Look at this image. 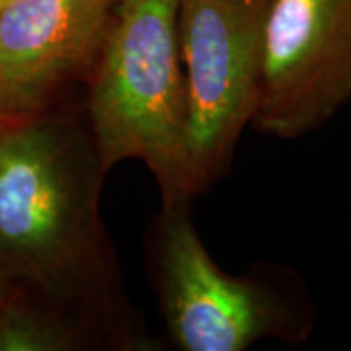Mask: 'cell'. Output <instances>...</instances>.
Returning <instances> with one entry per match:
<instances>
[{"label":"cell","instance_id":"6da1fadb","mask_svg":"<svg viewBox=\"0 0 351 351\" xmlns=\"http://www.w3.org/2000/svg\"><path fill=\"white\" fill-rule=\"evenodd\" d=\"M101 176L90 131L38 113L0 123V271L86 316L113 285Z\"/></svg>","mask_w":351,"mask_h":351},{"label":"cell","instance_id":"7a4b0ae2","mask_svg":"<svg viewBox=\"0 0 351 351\" xmlns=\"http://www.w3.org/2000/svg\"><path fill=\"white\" fill-rule=\"evenodd\" d=\"M178 10L180 0H117L88 71V123L101 172L141 160L164 205L189 197Z\"/></svg>","mask_w":351,"mask_h":351},{"label":"cell","instance_id":"3957f363","mask_svg":"<svg viewBox=\"0 0 351 351\" xmlns=\"http://www.w3.org/2000/svg\"><path fill=\"white\" fill-rule=\"evenodd\" d=\"M269 2L180 0L189 195L225 170L242 131L254 121Z\"/></svg>","mask_w":351,"mask_h":351},{"label":"cell","instance_id":"277c9868","mask_svg":"<svg viewBox=\"0 0 351 351\" xmlns=\"http://www.w3.org/2000/svg\"><path fill=\"white\" fill-rule=\"evenodd\" d=\"M351 101V0H271L252 127L279 138L320 129Z\"/></svg>","mask_w":351,"mask_h":351},{"label":"cell","instance_id":"5b68a950","mask_svg":"<svg viewBox=\"0 0 351 351\" xmlns=\"http://www.w3.org/2000/svg\"><path fill=\"white\" fill-rule=\"evenodd\" d=\"M156 265L164 320L178 350L244 351L289 328L267 289L228 276L213 262L186 201L164 205Z\"/></svg>","mask_w":351,"mask_h":351},{"label":"cell","instance_id":"8992f818","mask_svg":"<svg viewBox=\"0 0 351 351\" xmlns=\"http://www.w3.org/2000/svg\"><path fill=\"white\" fill-rule=\"evenodd\" d=\"M117 0H6L0 10V101L36 115L98 57Z\"/></svg>","mask_w":351,"mask_h":351},{"label":"cell","instance_id":"52a82bcc","mask_svg":"<svg viewBox=\"0 0 351 351\" xmlns=\"http://www.w3.org/2000/svg\"><path fill=\"white\" fill-rule=\"evenodd\" d=\"M82 324L22 302L0 304V351H69L82 346Z\"/></svg>","mask_w":351,"mask_h":351},{"label":"cell","instance_id":"ba28073f","mask_svg":"<svg viewBox=\"0 0 351 351\" xmlns=\"http://www.w3.org/2000/svg\"><path fill=\"white\" fill-rule=\"evenodd\" d=\"M4 119H8V117H6V113H4V108H2V101H0V121H4Z\"/></svg>","mask_w":351,"mask_h":351},{"label":"cell","instance_id":"9c48e42d","mask_svg":"<svg viewBox=\"0 0 351 351\" xmlns=\"http://www.w3.org/2000/svg\"><path fill=\"white\" fill-rule=\"evenodd\" d=\"M4 2H6V0H0V10H2V6H4Z\"/></svg>","mask_w":351,"mask_h":351},{"label":"cell","instance_id":"30bf717a","mask_svg":"<svg viewBox=\"0 0 351 351\" xmlns=\"http://www.w3.org/2000/svg\"><path fill=\"white\" fill-rule=\"evenodd\" d=\"M0 123H2V121H0Z\"/></svg>","mask_w":351,"mask_h":351}]
</instances>
